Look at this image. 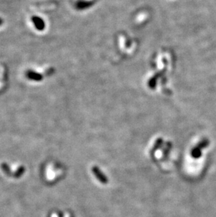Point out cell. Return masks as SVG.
<instances>
[{"instance_id":"obj_1","label":"cell","mask_w":216,"mask_h":217,"mask_svg":"<svg viewBox=\"0 0 216 217\" xmlns=\"http://www.w3.org/2000/svg\"><path fill=\"white\" fill-rule=\"evenodd\" d=\"M209 144V141L206 140H204L201 142V143L197 147L193 150L192 151V156L194 157L198 158L201 156V149L204 148L205 147H206Z\"/></svg>"}]
</instances>
